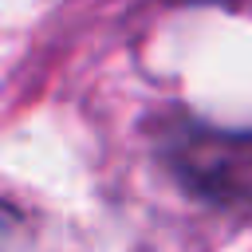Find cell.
<instances>
[{
	"label": "cell",
	"mask_w": 252,
	"mask_h": 252,
	"mask_svg": "<svg viewBox=\"0 0 252 252\" xmlns=\"http://www.w3.org/2000/svg\"><path fill=\"white\" fill-rule=\"evenodd\" d=\"M181 154H185V169L193 173V181L209 185L213 193L240 189L244 197H252V189H248V169H252L248 138H201V142L185 146Z\"/></svg>",
	"instance_id": "1"
}]
</instances>
